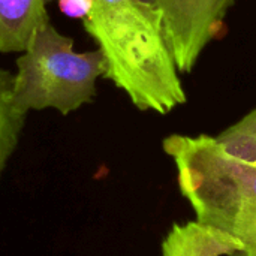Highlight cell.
Returning a JSON list of instances; mask_svg holds the SVG:
<instances>
[{
  "mask_svg": "<svg viewBox=\"0 0 256 256\" xmlns=\"http://www.w3.org/2000/svg\"><path fill=\"white\" fill-rule=\"evenodd\" d=\"M162 147L196 220L238 238L234 256H256V108L218 136L172 134Z\"/></svg>",
  "mask_w": 256,
  "mask_h": 256,
  "instance_id": "cell-1",
  "label": "cell"
},
{
  "mask_svg": "<svg viewBox=\"0 0 256 256\" xmlns=\"http://www.w3.org/2000/svg\"><path fill=\"white\" fill-rule=\"evenodd\" d=\"M106 62L104 78L141 111L168 114L188 96L160 10L150 0H93L82 21Z\"/></svg>",
  "mask_w": 256,
  "mask_h": 256,
  "instance_id": "cell-2",
  "label": "cell"
},
{
  "mask_svg": "<svg viewBox=\"0 0 256 256\" xmlns=\"http://www.w3.org/2000/svg\"><path fill=\"white\" fill-rule=\"evenodd\" d=\"M12 100L24 112L78 111L96 98V81L106 74L102 51L76 52L74 39L51 22L34 32L15 62Z\"/></svg>",
  "mask_w": 256,
  "mask_h": 256,
  "instance_id": "cell-3",
  "label": "cell"
},
{
  "mask_svg": "<svg viewBox=\"0 0 256 256\" xmlns=\"http://www.w3.org/2000/svg\"><path fill=\"white\" fill-rule=\"evenodd\" d=\"M162 14L166 40L180 74H190L224 28L237 0H150Z\"/></svg>",
  "mask_w": 256,
  "mask_h": 256,
  "instance_id": "cell-4",
  "label": "cell"
},
{
  "mask_svg": "<svg viewBox=\"0 0 256 256\" xmlns=\"http://www.w3.org/2000/svg\"><path fill=\"white\" fill-rule=\"evenodd\" d=\"M242 248L240 240L228 232L192 220L172 225L160 244V256H234Z\"/></svg>",
  "mask_w": 256,
  "mask_h": 256,
  "instance_id": "cell-5",
  "label": "cell"
},
{
  "mask_svg": "<svg viewBox=\"0 0 256 256\" xmlns=\"http://www.w3.org/2000/svg\"><path fill=\"white\" fill-rule=\"evenodd\" d=\"M50 0H0V52H22L38 28L51 22Z\"/></svg>",
  "mask_w": 256,
  "mask_h": 256,
  "instance_id": "cell-6",
  "label": "cell"
},
{
  "mask_svg": "<svg viewBox=\"0 0 256 256\" xmlns=\"http://www.w3.org/2000/svg\"><path fill=\"white\" fill-rule=\"evenodd\" d=\"M14 72L0 66V177L20 144L27 112L12 100Z\"/></svg>",
  "mask_w": 256,
  "mask_h": 256,
  "instance_id": "cell-7",
  "label": "cell"
},
{
  "mask_svg": "<svg viewBox=\"0 0 256 256\" xmlns=\"http://www.w3.org/2000/svg\"><path fill=\"white\" fill-rule=\"evenodd\" d=\"M56 2L63 15L81 21L88 16L93 8V0H56Z\"/></svg>",
  "mask_w": 256,
  "mask_h": 256,
  "instance_id": "cell-8",
  "label": "cell"
}]
</instances>
